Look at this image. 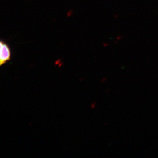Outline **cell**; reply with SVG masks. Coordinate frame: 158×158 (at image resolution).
I'll use <instances>...</instances> for the list:
<instances>
[{
	"mask_svg": "<svg viewBox=\"0 0 158 158\" xmlns=\"http://www.w3.org/2000/svg\"><path fill=\"white\" fill-rule=\"evenodd\" d=\"M11 58V51L9 44L0 39V67L10 61Z\"/></svg>",
	"mask_w": 158,
	"mask_h": 158,
	"instance_id": "1",
	"label": "cell"
}]
</instances>
